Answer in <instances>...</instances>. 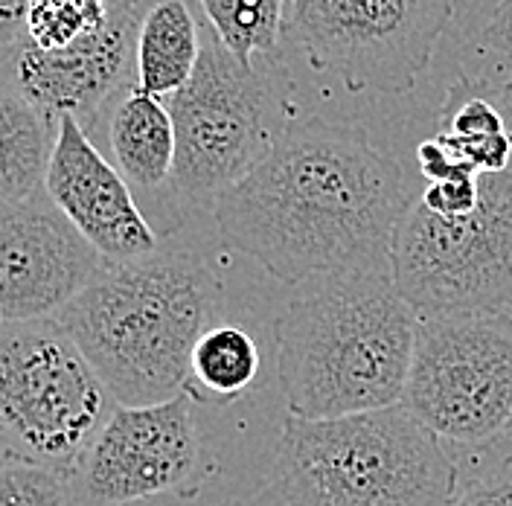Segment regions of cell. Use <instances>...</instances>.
<instances>
[{
  "mask_svg": "<svg viewBox=\"0 0 512 506\" xmlns=\"http://www.w3.org/2000/svg\"><path fill=\"white\" fill-rule=\"evenodd\" d=\"M102 268L47 192L0 201V323L56 317Z\"/></svg>",
  "mask_w": 512,
  "mask_h": 506,
  "instance_id": "12",
  "label": "cell"
},
{
  "mask_svg": "<svg viewBox=\"0 0 512 506\" xmlns=\"http://www.w3.org/2000/svg\"><path fill=\"white\" fill-rule=\"evenodd\" d=\"M44 192L108 265L160 251L158 233L143 216L134 190L73 117L56 123Z\"/></svg>",
  "mask_w": 512,
  "mask_h": 506,
  "instance_id": "13",
  "label": "cell"
},
{
  "mask_svg": "<svg viewBox=\"0 0 512 506\" xmlns=\"http://www.w3.org/2000/svg\"><path fill=\"white\" fill-rule=\"evenodd\" d=\"M478 47L492 56L512 59V0H498L492 18L480 30Z\"/></svg>",
  "mask_w": 512,
  "mask_h": 506,
  "instance_id": "23",
  "label": "cell"
},
{
  "mask_svg": "<svg viewBox=\"0 0 512 506\" xmlns=\"http://www.w3.org/2000/svg\"><path fill=\"white\" fill-rule=\"evenodd\" d=\"M399 405L443 443L489 448L512 434V306L416 317Z\"/></svg>",
  "mask_w": 512,
  "mask_h": 506,
  "instance_id": "6",
  "label": "cell"
},
{
  "mask_svg": "<svg viewBox=\"0 0 512 506\" xmlns=\"http://www.w3.org/2000/svg\"><path fill=\"white\" fill-rule=\"evenodd\" d=\"M405 166L367 128L323 117L288 120L254 169L213 201L233 251L274 280L390 268L396 227L416 201Z\"/></svg>",
  "mask_w": 512,
  "mask_h": 506,
  "instance_id": "1",
  "label": "cell"
},
{
  "mask_svg": "<svg viewBox=\"0 0 512 506\" xmlns=\"http://www.w3.org/2000/svg\"><path fill=\"white\" fill-rule=\"evenodd\" d=\"M259 364L251 332L236 323H213L192 347L184 393L204 402H236L256 384Z\"/></svg>",
  "mask_w": 512,
  "mask_h": 506,
  "instance_id": "17",
  "label": "cell"
},
{
  "mask_svg": "<svg viewBox=\"0 0 512 506\" xmlns=\"http://www.w3.org/2000/svg\"><path fill=\"white\" fill-rule=\"evenodd\" d=\"M27 41V6L21 0H0V53Z\"/></svg>",
  "mask_w": 512,
  "mask_h": 506,
  "instance_id": "24",
  "label": "cell"
},
{
  "mask_svg": "<svg viewBox=\"0 0 512 506\" xmlns=\"http://www.w3.org/2000/svg\"><path fill=\"white\" fill-rule=\"evenodd\" d=\"M448 506H512V454L469 483H457Z\"/></svg>",
  "mask_w": 512,
  "mask_h": 506,
  "instance_id": "22",
  "label": "cell"
},
{
  "mask_svg": "<svg viewBox=\"0 0 512 506\" xmlns=\"http://www.w3.org/2000/svg\"><path fill=\"white\" fill-rule=\"evenodd\" d=\"M274 64H242L210 27L190 82L163 105L175 128V166L166 190L190 207L213 201L242 181L280 128H274Z\"/></svg>",
  "mask_w": 512,
  "mask_h": 506,
  "instance_id": "5",
  "label": "cell"
},
{
  "mask_svg": "<svg viewBox=\"0 0 512 506\" xmlns=\"http://www.w3.org/2000/svg\"><path fill=\"white\" fill-rule=\"evenodd\" d=\"M12 460H18V457H15L12 445H9L6 434H3V428H0V466H6V463H12Z\"/></svg>",
  "mask_w": 512,
  "mask_h": 506,
  "instance_id": "27",
  "label": "cell"
},
{
  "mask_svg": "<svg viewBox=\"0 0 512 506\" xmlns=\"http://www.w3.org/2000/svg\"><path fill=\"white\" fill-rule=\"evenodd\" d=\"M152 3H158V0H105V6H108V9H117V12H134V15H140V18H143V12H146Z\"/></svg>",
  "mask_w": 512,
  "mask_h": 506,
  "instance_id": "26",
  "label": "cell"
},
{
  "mask_svg": "<svg viewBox=\"0 0 512 506\" xmlns=\"http://www.w3.org/2000/svg\"><path fill=\"white\" fill-rule=\"evenodd\" d=\"M390 274L416 317L512 306V163L478 175L469 216L411 204L390 245Z\"/></svg>",
  "mask_w": 512,
  "mask_h": 506,
  "instance_id": "7",
  "label": "cell"
},
{
  "mask_svg": "<svg viewBox=\"0 0 512 506\" xmlns=\"http://www.w3.org/2000/svg\"><path fill=\"white\" fill-rule=\"evenodd\" d=\"M201 443L187 393L114 405L70 469V506H131L181 489L198 469Z\"/></svg>",
  "mask_w": 512,
  "mask_h": 506,
  "instance_id": "10",
  "label": "cell"
},
{
  "mask_svg": "<svg viewBox=\"0 0 512 506\" xmlns=\"http://www.w3.org/2000/svg\"><path fill=\"white\" fill-rule=\"evenodd\" d=\"M0 506H70L67 475L50 466L12 460L0 466Z\"/></svg>",
  "mask_w": 512,
  "mask_h": 506,
  "instance_id": "20",
  "label": "cell"
},
{
  "mask_svg": "<svg viewBox=\"0 0 512 506\" xmlns=\"http://www.w3.org/2000/svg\"><path fill=\"white\" fill-rule=\"evenodd\" d=\"M414 335V309L390 268L300 283L274 326L288 416L338 419L399 405Z\"/></svg>",
  "mask_w": 512,
  "mask_h": 506,
  "instance_id": "2",
  "label": "cell"
},
{
  "mask_svg": "<svg viewBox=\"0 0 512 506\" xmlns=\"http://www.w3.org/2000/svg\"><path fill=\"white\" fill-rule=\"evenodd\" d=\"M204 24L242 64H280L288 0H198Z\"/></svg>",
  "mask_w": 512,
  "mask_h": 506,
  "instance_id": "18",
  "label": "cell"
},
{
  "mask_svg": "<svg viewBox=\"0 0 512 506\" xmlns=\"http://www.w3.org/2000/svg\"><path fill=\"white\" fill-rule=\"evenodd\" d=\"M53 134L56 126L0 73V201H24L44 192Z\"/></svg>",
  "mask_w": 512,
  "mask_h": 506,
  "instance_id": "16",
  "label": "cell"
},
{
  "mask_svg": "<svg viewBox=\"0 0 512 506\" xmlns=\"http://www.w3.org/2000/svg\"><path fill=\"white\" fill-rule=\"evenodd\" d=\"M222 306V283L192 251L108 265L56 320L114 405H158L187 390L190 355Z\"/></svg>",
  "mask_w": 512,
  "mask_h": 506,
  "instance_id": "3",
  "label": "cell"
},
{
  "mask_svg": "<svg viewBox=\"0 0 512 506\" xmlns=\"http://www.w3.org/2000/svg\"><path fill=\"white\" fill-rule=\"evenodd\" d=\"M137 24L140 15L108 9V21L99 30L79 35L67 47L15 44L0 53V73L50 126L73 117L88 128L114 96L134 85Z\"/></svg>",
  "mask_w": 512,
  "mask_h": 506,
  "instance_id": "11",
  "label": "cell"
},
{
  "mask_svg": "<svg viewBox=\"0 0 512 506\" xmlns=\"http://www.w3.org/2000/svg\"><path fill=\"white\" fill-rule=\"evenodd\" d=\"M105 111L111 158L123 181L131 190H166L175 166V128L163 99L128 85Z\"/></svg>",
  "mask_w": 512,
  "mask_h": 506,
  "instance_id": "14",
  "label": "cell"
},
{
  "mask_svg": "<svg viewBox=\"0 0 512 506\" xmlns=\"http://www.w3.org/2000/svg\"><path fill=\"white\" fill-rule=\"evenodd\" d=\"M201 56V24L190 0H158L152 3L134 38V88L143 94H178L190 82Z\"/></svg>",
  "mask_w": 512,
  "mask_h": 506,
  "instance_id": "15",
  "label": "cell"
},
{
  "mask_svg": "<svg viewBox=\"0 0 512 506\" xmlns=\"http://www.w3.org/2000/svg\"><path fill=\"white\" fill-rule=\"evenodd\" d=\"M111 408L56 317L0 323V428L18 460L70 475Z\"/></svg>",
  "mask_w": 512,
  "mask_h": 506,
  "instance_id": "8",
  "label": "cell"
},
{
  "mask_svg": "<svg viewBox=\"0 0 512 506\" xmlns=\"http://www.w3.org/2000/svg\"><path fill=\"white\" fill-rule=\"evenodd\" d=\"M492 102H495V108H498V114L504 120L507 134L512 137V79L507 85H501V88H492Z\"/></svg>",
  "mask_w": 512,
  "mask_h": 506,
  "instance_id": "25",
  "label": "cell"
},
{
  "mask_svg": "<svg viewBox=\"0 0 512 506\" xmlns=\"http://www.w3.org/2000/svg\"><path fill=\"white\" fill-rule=\"evenodd\" d=\"M108 21L105 0H47L27 15V41L44 50L67 47Z\"/></svg>",
  "mask_w": 512,
  "mask_h": 506,
  "instance_id": "19",
  "label": "cell"
},
{
  "mask_svg": "<svg viewBox=\"0 0 512 506\" xmlns=\"http://www.w3.org/2000/svg\"><path fill=\"white\" fill-rule=\"evenodd\" d=\"M457 483L446 443L402 405L288 416L274 460L283 506H448Z\"/></svg>",
  "mask_w": 512,
  "mask_h": 506,
  "instance_id": "4",
  "label": "cell"
},
{
  "mask_svg": "<svg viewBox=\"0 0 512 506\" xmlns=\"http://www.w3.org/2000/svg\"><path fill=\"white\" fill-rule=\"evenodd\" d=\"M416 201L443 219H460L469 216L478 204V175L472 172H457L443 181H431L425 190L416 195Z\"/></svg>",
  "mask_w": 512,
  "mask_h": 506,
  "instance_id": "21",
  "label": "cell"
},
{
  "mask_svg": "<svg viewBox=\"0 0 512 506\" xmlns=\"http://www.w3.org/2000/svg\"><path fill=\"white\" fill-rule=\"evenodd\" d=\"M451 12L454 0H288L283 41L355 94H408Z\"/></svg>",
  "mask_w": 512,
  "mask_h": 506,
  "instance_id": "9",
  "label": "cell"
}]
</instances>
